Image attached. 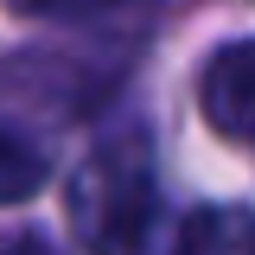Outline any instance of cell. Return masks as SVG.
Returning <instances> with one entry per match:
<instances>
[{"label":"cell","instance_id":"cell-1","mask_svg":"<svg viewBox=\"0 0 255 255\" xmlns=\"http://www.w3.org/2000/svg\"><path fill=\"white\" fill-rule=\"evenodd\" d=\"M153 211H159L153 147L140 134L102 140L70 179V223H77V243L90 255H140Z\"/></svg>","mask_w":255,"mask_h":255},{"label":"cell","instance_id":"cell-2","mask_svg":"<svg viewBox=\"0 0 255 255\" xmlns=\"http://www.w3.org/2000/svg\"><path fill=\"white\" fill-rule=\"evenodd\" d=\"M198 102H204V122L223 140L255 147V38H236V45L211 51L204 77H198Z\"/></svg>","mask_w":255,"mask_h":255},{"label":"cell","instance_id":"cell-3","mask_svg":"<svg viewBox=\"0 0 255 255\" xmlns=\"http://www.w3.org/2000/svg\"><path fill=\"white\" fill-rule=\"evenodd\" d=\"M166 255H255V211H243V204L185 211Z\"/></svg>","mask_w":255,"mask_h":255},{"label":"cell","instance_id":"cell-4","mask_svg":"<svg viewBox=\"0 0 255 255\" xmlns=\"http://www.w3.org/2000/svg\"><path fill=\"white\" fill-rule=\"evenodd\" d=\"M45 179H51L45 153L32 147L26 134H13V128L0 122V204H26V198H38Z\"/></svg>","mask_w":255,"mask_h":255},{"label":"cell","instance_id":"cell-5","mask_svg":"<svg viewBox=\"0 0 255 255\" xmlns=\"http://www.w3.org/2000/svg\"><path fill=\"white\" fill-rule=\"evenodd\" d=\"M19 13H38V19H77V13H96L102 0H13Z\"/></svg>","mask_w":255,"mask_h":255},{"label":"cell","instance_id":"cell-6","mask_svg":"<svg viewBox=\"0 0 255 255\" xmlns=\"http://www.w3.org/2000/svg\"><path fill=\"white\" fill-rule=\"evenodd\" d=\"M0 255H58L45 236H32V230H19V236H0Z\"/></svg>","mask_w":255,"mask_h":255}]
</instances>
